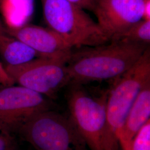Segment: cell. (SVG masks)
Segmentation results:
<instances>
[{
  "label": "cell",
  "mask_w": 150,
  "mask_h": 150,
  "mask_svg": "<svg viewBox=\"0 0 150 150\" xmlns=\"http://www.w3.org/2000/svg\"><path fill=\"white\" fill-rule=\"evenodd\" d=\"M149 46L121 39L72 52L67 62L71 83L114 80L133 66Z\"/></svg>",
  "instance_id": "1"
},
{
  "label": "cell",
  "mask_w": 150,
  "mask_h": 150,
  "mask_svg": "<svg viewBox=\"0 0 150 150\" xmlns=\"http://www.w3.org/2000/svg\"><path fill=\"white\" fill-rule=\"evenodd\" d=\"M106 105L107 136L110 150H120L119 138L129 111L145 84L150 81V48L137 62L114 80Z\"/></svg>",
  "instance_id": "2"
},
{
  "label": "cell",
  "mask_w": 150,
  "mask_h": 150,
  "mask_svg": "<svg viewBox=\"0 0 150 150\" xmlns=\"http://www.w3.org/2000/svg\"><path fill=\"white\" fill-rule=\"evenodd\" d=\"M48 28L74 47H94L110 41L85 10L67 0H41Z\"/></svg>",
  "instance_id": "3"
},
{
  "label": "cell",
  "mask_w": 150,
  "mask_h": 150,
  "mask_svg": "<svg viewBox=\"0 0 150 150\" xmlns=\"http://www.w3.org/2000/svg\"><path fill=\"white\" fill-rule=\"evenodd\" d=\"M67 86L69 115L89 150H110L106 116L108 91L100 97L93 96L82 84L71 82Z\"/></svg>",
  "instance_id": "4"
},
{
  "label": "cell",
  "mask_w": 150,
  "mask_h": 150,
  "mask_svg": "<svg viewBox=\"0 0 150 150\" xmlns=\"http://www.w3.org/2000/svg\"><path fill=\"white\" fill-rule=\"evenodd\" d=\"M18 133L36 150H89L70 116L53 109L35 115Z\"/></svg>",
  "instance_id": "5"
},
{
  "label": "cell",
  "mask_w": 150,
  "mask_h": 150,
  "mask_svg": "<svg viewBox=\"0 0 150 150\" xmlns=\"http://www.w3.org/2000/svg\"><path fill=\"white\" fill-rule=\"evenodd\" d=\"M69 59L38 57L23 64L5 65V68L14 83L54 99L71 83L67 69Z\"/></svg>",
  "instance_id": "6"
},
{
  "label": "cell",
  "mask_w": 150,
  "mask_h": 150,
  "mask_svg": "<svg viewBox=\"0 0 150 150\" xmlns=\"http://www.w3.org/2000/svg\"><path fill=\"white\" fill-rule=\"evenodd\" d=\"M53 109L50 98L23 86L0 88V129L13 134L35 115Z\"/></svg>",
  "instance_id": "7"
},
{
  "label": "cell",
  "mask_w": 150,
  "mask_h": 150,
  "mask_svg": "<svg viewBox=\"0 0 150 150\" xmlns=\"http://www.w3.org/2000/svg\"><path fill=\"white\" fill-rule=\"evenodd\" d=\"M147 1L95 0L93 12L110 40H117L132 25L144 18Z\"/></svg>",
  "instance_id": "8"
},
{
  "label": "cell",
  "mask_w": 150,
  "mask_h": 150,
  "mask_svg": "<svg viewBox=\"0 0 150 150\" xmlns=\"http://www.w3.org/2000/svg\"><path fill=\"white\" fill-rule=\"evenodd\" d=\"M3 31L26 44L40 57L70 59L72 53L70 44L48 27L25 25L5 28Z\"/></svg>",
  "instance_id": "9"
},
{
  "label": "cell",
  "mask_w": 150,
  "mask_h": 150,
  "mask_svg": "<svg viewBox=\"0 0 150 150\" xmlns=\"http://www.w3.org/2000/svg\"><path fill=\"white\" fill-rule=\"evenodd\" d=\"M150 81L142 87L131 107L119 138L120 150H131L134 136L150 120Z\"/></svg>",
  "instance_id": "10"
},
{
  "label": "cell",
  "mask_w": 150,
  "mask_h": 150,
  "mask_svg": "<svg viewBox=\"0 0 150 150\" xmlns=\"http://www.w3.org/2000/svg\"><path fill=\"white\" fill-rule=\"evenodd\" d=\"M0 54L6 65L23 64L40 57L35 50L16 38L5 33L0 29Z\"/></svg>",
  "instance_id": "11"
},
{
  "label": "cell",
  "mask_w": 150,
  "mask_h": 150,
  "mask_svg": "<svg viewBox=\"0 0 150 150\" xmlns=\"http://www.w3.org/2000/svg\"><path fill=\"white\" fill-rule=\"evenodd\" d=\"M121 39L136 43L149 45L150 43V19L143 18L135 23L124 32L118 40Z\"/></svg>",
  "instance_id": "12"
},
{
  "label": "cell",
  "mask_w": 150,
  "mask_h": 150,
  "mask_svg": "<svg viewBox=\"0 0 150 150\" xmlns=\"http://www.w3.org/2000/svg\"><path fill=\"white\" fill-rule=\"evenodd\" d=\"M131 150H150V120L145 123L134 136Z\"/></svg>",
  "instance_id": "13"
},
{
  "label": "cell",
  "mask_w": 150,
  "mask_h": 150,
  "mask_svg": "<svg viewBox=\"0 0 150 150\" xmlns=\"http://www.w3.org/2000/svg\"><path fill=\"white\" fill-rule=\"evenodd\" d=\"M17 145L13 134L0 129V150H17Z\"/></svg>",
  "instance_id": "14"
},
{
  "label": "cell",
  "mask_w": 150,
  "mask_h": 150,
  "mask_svg": "<svg viewBox=\"0 0 150 150\" xmlns=\"http://www.w3.org/2000/svg\"><path fill=\"white\" fill-rule=\"evenodd\" d=\"M76 5L80 7L83 10L88 11H93L95 5V0H67Z\"/></svg>",
  "instance_id": "15"
},
{
  "label": "cell",
  "mask_w": 150,
  "mask_h": 150,
  "mask_svg": "<svg viewBox=\"0 0 150 150\" xmlns=\"http://www.w3.org/2000/svg\"><path fill=\"white\" fill-rule=\"evenodd\" d=\"M14 83V82L7 73L5 66L0 62V85L1 86H10Z\"/></svg>",
  "instance_id": "16"
}]
</instances>
